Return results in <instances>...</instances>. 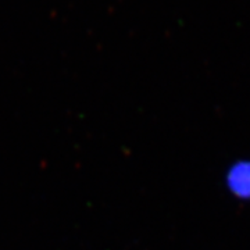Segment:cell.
Wrapping results in <instances>:
<instances>
[{
  "label": "cell",
  "instance_id": "obj_1",
  "mask_svg": "<svg viewBox=\"0 0 250 250\" xmlns=\"http://www.w3.org/2000/svg\"><path fill=\"white\" fill-rule=\"evenodd\" d=\"M228 189L235 196L250 199V163L241 161L232 166L227 175Z\"/></svg>",
  "mask_w": 250,
  "mask_h": 250
}]
</instances>
